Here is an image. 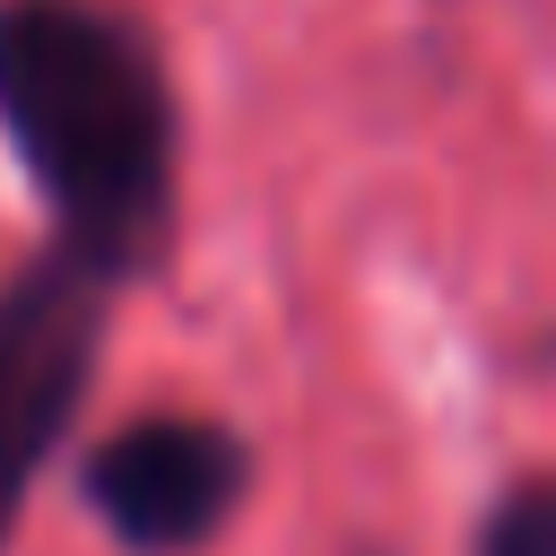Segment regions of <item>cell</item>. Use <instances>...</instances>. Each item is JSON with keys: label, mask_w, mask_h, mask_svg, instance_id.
<instances>
[{"label": "cell", "mask_w": 556, "mask_h": 556, "mask_svg": "<svg viewBox=\"0 0 556 556\" xmlns=\"http://www.w3.org/2000/svg\"><path fill=\"white\" fill-rule=\"evenodd\" d=\"M0 139L61 217V252L113 287L174 235V87L156 43L87 0H0Z\"/></svg>", "instance_id": "cell-1"}, {"label": "cell", "mask_w": 556, "mask_h": 556, "mask_svg": "<svg viewBox=\"0 0 556 556\" xmlns=\"http://www.w3.org/2000/svg\"><path fill=\"white\" fill-rule=\"evenodd\" d=\"M104 313H113V278L61 243L35 252L0 287V547L26 513L35 469L52 460V443L70 434V417L96 382Z\"/></svg>", "instance_id": "cell-2"}, {"label": "cell", "mask_w": 556, "mask_h": 556, "mask_svg": "<svg viewBox=\"0 0 556 556\" xmlns=\"http://www.w3.org/2000/svg\"><path fill=\"white\" fill-rule=\"evenodd\" d=\"M252 486V452L217 417H130L87 452V504L130 556H191Z\"/></svg>", "instance_id": "cell-3"}, {"label": "cell", "mask_w": 556, "mask_h": 556, "mask_svg": "<svg viewBox=\"0 0 556 556\" xmlns=\"http://www.w3.org/2000/svg\"><path fill=\"white\" fill-rule=\"evenodd\" d=\"M478 556H556V478H513L478 521Z\"/></svg>", "instance_id": "cell-4"}]
</instances>
